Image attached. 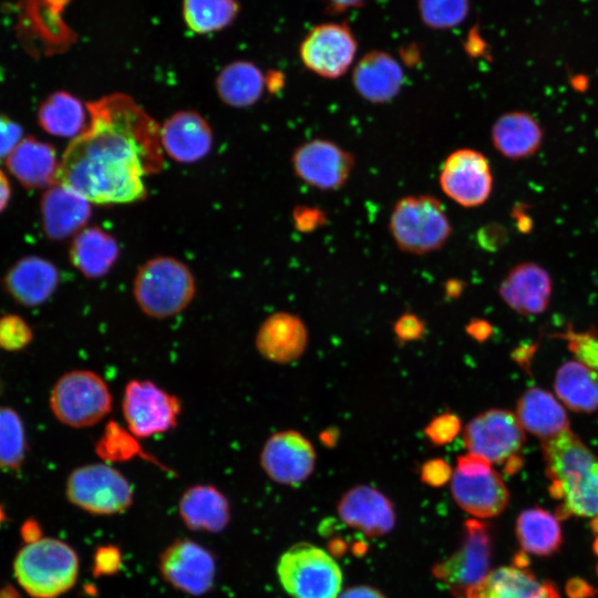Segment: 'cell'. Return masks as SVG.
<instances>
[{
  "label": "cell",
  "mask_w": 598,
  "mask_h": 598,
  "mask_svg": "<svg viewBox=\"0 0 598 598\" xmlns=\"http://www.w3.org/2000/svg\"><path fill=\"white\" fill-rule=\"evenodd\" d=\"M557 516L598 518V456L569 429L542 442Z\"/></svg>",
  "instance_id": "cell-2"
},
{
  "label": "cell",
  "mask_w": 598,
  "mask_h": 598,
  "mask_svg": "<svg viewBox=\"0 0 598 598\" xmlns=\"http://www.w3.org/2000/svg\"><path fill=\"white\" fill-rule=\"evenodd\" d=\"M453 471L450 464L443 458H431L423 463L421 467V480L432 486H442L451 481Z\"/></svg>",
  "instance_id": "cell-44"
},
{
  "label": "cell",
  "mask_w": 598,
  "mask_h": 598,
  "mask_svg": "<svg viewBox=\"0 0 598 598\" xmlns=\"http://www.w3.org/2000/svg\"><path fill=\"white\" fill-rule=\"evenodd\" d=\"M369 0H323L332 13L344 12L349 9L360 8Z\"/></svg>",
  "instance_id": "cell-50"
},
{
  "label": "cell",
  "mask_w": 598,
  "mask_h": 598,
  "mask_svg": "<svg viewBox=\"0 0 598 598\" xmlns=\"http://www.w3.org/2000/svg\"><path fill=\"white\" fill-rule=\"evenodd\" d=\"M95 451L105 462H122L141 456L146 461L159 464L153 455L143 451L136 436L114 421L106 424L104 433L95 444Z\"/></svg>",
  "instance_id": "cell-38"
},
{
  "label": "cell",
  "mask_w": 598,
  "mask_h": 598,
  "mask_svg": "<svg viewBox=\"0 0 598 598\" xmlns=\"http://www.w3.org/2000/svg\"><path fill=\"white\" fill-rule=\"evenodd\" d=\"M295 175L319 190L342 188L355 166L354 155L337 143L313 138L295 148L291 156Z\"/></svg>",
  "instance_id": "cell-13"
},
{
  "label": "cell",
  "mask_w": 598,
  "mask_h": 598,
  "mask_svg": "<svg viewBox=\"0 0 598 598\" xmlns=\"http://www.w3.org/2000/svg\"><path fill=\"white\" fill-rule=\"evenodd\" d=\"M491 326L483 320H473L466 327V332L475 340L483 341L491 334Z\"/></svg>",
  "instance_id": "cell-51"
},
{
  "label": "cell",
  "mask_w": 598,
  "mask_h": 598,
  "mask_svg": "<svg viewBox=\"0 0 598 598\" xmlns=\"http://www.w3.org/2000/svg\"><path fill=\"white\" fill-rule=\"evenodd\" d=\"M555 337L566 341L574 358L598 371V333L592 330H575L568 326Z\"/></svg>",
  "instance_id": "cell-40"
},
{
  "label": "cell",
  "mask_w": 598,
  "mask_h": 598,
  "mask_svg": "<svg viewBox=\"0 0 598 598\" xmlns=\"http://www.w3.org/2000/svg\"><path fill=\"white\" fill-rule=\"evenodd\" d=\"M515 414L524 430L537 436L540 442L570 429L561 402L540 388H529L522 394Z\"/></svg>",
  "instance_id": "cell-28"
},
{
  "label": "cell",
  "mask_w": 598,
  "mask_h": 598,
  "mask_svg": "<svg viewBox=\"0 0 598 598\" xmlns=\"http://www.w3.org/2000/svg\"><path fill=\"white\" fill-rule=\"evenodd\" d=\"M159 570L174 588L200 596L213 587L216 565L206 548L193 540L183 539L164 550L159 558Z\"/></svg>",
  "instance_id": "cell-17"
},
{
  "label": "cell",
  "mask_w": 598,
  "mask_h": 598,
  "mask_svg": "<svg viewBox=\"0 0 598 598\" xmlns=\"http://www.w3.org/2000/svg\"><path fill=\"white\" fill-rule=\"evenodd\" d=\"M65 494L74 506L94 515H114L130 508L134 498L130 481L109 463L75 467L68 476Z\"/></svg>",
  "instance_id": "cell-9"
},
{
  "label": "cell",
  "mask_w": 598,
  "mask_h": 598,
  "mask_svg": "<svg viewBox=\"0 0 598 598\" xmlns=\"http://www.w3.org/2000/svg\"><path fill=\"white\" fill-rule=\"evenodd\" d=\"M357 51V38L344 22L315 25L299 47L303 65L316 75L329 80L338 79L348 72Z\"/></svg>",
  "instance_id": "cell-12"
},
{
  "label": "cell",
  "mask_w": 598,
  "mask_h": 598,
  "mask_svg": "<svg viewBox=\"0 0 598 598\" xmlns=\"http://www.w3.org/2000/svg\"><path fill=\"white\" fill-rule=\"evenodd\" d=\"M0 598H20L19 592L10 585L0 588Z\"/></svg>",
  "instance_id": "cell-55"
},
{
  "label": "cell",
  "mask_w": 598,
  "mask_h": 598,
  "mask_svg": "<svg viewBox=\"0 0 598 598\" xmlns=\"http://www.w3.org/2000/svg\"><path fill=\"white\" fill-rule=\"evenodd\" d=\"M40 126L60 137H76L86 126V112L79 99L69 92H54L39 107Z\"/></svg>",
  "instance_id": "cell-35"
},
{
  "label": "cell",
  "mask_w": 598,
  "mask_h": 598,
  "mask_svg": "<svg viewBox=\"0 0 598 598\" xmlns=\"http://www.w3.org/2000/svg\"><path fill=\"white\" fill-rule=\"evenodd\" d=\"M491 140L495 150L504 157L524 159L539 150L543 130L529 113L512 111L502 114L493 123Z\"/></svg>",
  "instance_id": "cell-26"
},
{
  "label": "cell",
  "mask_w": 598,
  "mask_h": 598,
  "mask_svg": "<svg viewBox=\"0 0 598 598\" xmlns=\"http://www.w3.org/2000/svg\"><path fill=\"white\" fill-rule=\"evenodd\" d=\"M21 127L8 116L0 114V161L9 156L21 141Z\"/></svg>",
  "instance_id": "cell-46"
},
{
  "label": "cell",
  "mask_w": 598,
  "mask_h": 598,
  "mask_svg": "<svg viewBox=\"0 0 598 598\" xmlns=\"http://www.w3.org/2000/svg\"><path fill=\"white\" fill-rule=\"evenodd\" d=\"M277 575L292 598H338L342 588V571L334 558L306 542L292 545L280 556Z\"/></svg>",
  "instance_id": "cell-6"
},
{
  "label": "cell",
  "mask_w": 598,
  "mask_h": 598,
  "mask_svg": "<svg viewBox=\"0 0 598 598\" xmlns=\"http://www.w3.org/2000/svg\"><path fill=\"white\" fill-rule=\"evenodd\" d=\"M352 84L363 100L372 104H384L400 93L404 84V71L389 52L372 50L355 64Z\"/></svg>",
  "instance_id": "cell-23"
},
{
  "label": "cell",
  "mask_w": 598,
  "mask_h": 598,
  "mask_svg": "<svg viewBox=\"0 0 598 598\" xmlns=\"http://www.w3.org/2000/svg\"><path fill=\"white\" fill-rule=\"evenodd\" d=\"M422 22L432 30H448L468 16L470 0H417Z\"/></svg>",
  "instance_id": "cell-39"
},
{
  "label": "cell",
  "mask_w": 598,
  "mask_h": 598,
  "mask_svg": "<svg viewBox=\"0 0 598 598\" xmlns=\"http://www.w3.org/2000/svg\"><path fill=\"white\" fill-rule=\"evenodd\" d=\"M20 535L25 544H32L42 538V530L35 519L29 518L21 525Z\"/></svg>",
  "instance_id": "cell-48"
},
{
  "label": "cell",
  "mask_w": 598,
  "mask_h": 598,
  "mask_svg": "<svg viewBox=\"0 0 598 598\" xmlns=\"http://www.w3.org/2000/svg\"><path fill=\"white\" fill-rule=\"evenodd\" d=\"M11 190L7 176L0 171V212L7 206Z\"/></svg>",
  "instance_id": "cell-53"
},
{
  "label": "cell",
  "mask_w": 598,
  "mask_h": 598,
  "mask_svg": "<svg viewBox=\"0 0 598 598\" xmlns=\"http://www.w3.org/2000/svg\"><path fill=\"white\" fill-rule=\"evenodd\" d=\"M266 78L258 66L248 61L226 65L216 79L219 99L233 107H248L262 95Z\"/></svg>",
  "instance_id": "cell-33"
},
{
  "label": "cell",
  "mask_w": 598,
  "mask_h": 598,
  "mask_svg": "<svg viewBox=\"0 0 598 598\" xmlns=\"http://www.w3.org/2000/svg\"><path fill=\"white\" fill-rule=\"evenodd\" d=\"M389 231L401 251L423 256L440 250L447 243L452 225L445 207L436 197L408 195L393 206Z\"/></svg>",
  "instance_id": "cell-5"
},
{
  "label": "cell",
  "mask_w": 598,
  "mask_h": 598,
  "mask_svg": "<svg viewBox=\"0 0 598 598\" xmlns=\"http://www.w3.org/2000/svg\"><path fill=\"white\" fill-rule=\"evenodd\" d=\"M597 573H598V567H597Z\"/></svg>",
  "instance_id": "cell-59"
},
{
  "label": "cell",
  "mask_w": 598,
  "mask_h": 598,
  "mask_svg": "<svg viewBox=\"0 0 598 598\" xmlns=\"http://www.w3.org/2000/svg\"><path fill=\"white\" fill-rule=\"evenodd\" d=\"M118 255L115 238L96 226L80 230L69 250L72 265L89 279L104 277L117 261Z\"/></svg>",
  "instance_id": "cell-31"
},
{
  "label": "cell",
  "mask_w": 598,
  "mask_h": 598,
  "mask_svg": "<svg viewBox=\"0 0 598 598\" xmlns=\"http://www.w3.org/2000/svg\"><path fill=\"white\" fill-rule=\"evenodd\" d=\"M439 183L442 192L460 206H482L493 190L489 162L476 150H455L443 162Z\"/></svg>",
  "instance_id": "cell-14"
},
{
  "label": "cell",
  "mask_w": 598,
  "mask_h": 598,
  "mask_svg": "<svg viewBox=\"0 0 598 598\" xmlns=\"http://www.w3.org/2000/svg\"><path fill=\"white\" fill-rule=\"evenodd\" d=\"M466 51L476 56L484 51V42L476 30H471L465 44Z\"/></svg>",
  "instance_id": "cell-52"
},
{
  "label": "cell",
  "mask_w": 598,
  "mask_h": 598,
  "mask_svg": "<svg viewBox=\"0 0 598 598\" xmlns=\"http://www.w3.org/2000/svg\"><path fill=\"white\" fill-rule=\"evenodd\" d=\"M461 427V419L446 412L433 417L424 427V434L434 445H445L458 435Z\"/></svg>",
  "instance_id": "cell-42"
},
{
  "label": "cell",
  "mask_w": 598,
  "mask_h": 598,
  "mask_svg": "<svg viewBox=\"0 0 598 598\" xmlns=\"http://www.w3.org/2000/svg\"><path fill=\"white\" fill-rule=\"evenodd\" d=\"M516 535L524 551L537 556L556 553L563 543L557 518L538 507L525 509L518 515Z\"/></svg>",
  "instance_id": "cell-34"
},
{
  "label": "cell",
  "mask_w": 598,
  "mask_h": 598,
  "mask_svg": "<svg viewBox=\"0 0 598 598\" xmlns=\"http://www.w3.org/2000/svg\"><path fill=\"white\" fill-rule=\"evenodd\" d=\"M565 591L569 598H592L597 594V589L581 578L569 579Z\"/></svg>",
  "instance_id": "cell-47"
},
{
  "label": "cell",
  "mask_w": 598,
  "mask_h": 598,
  "mask_svg": "<svg viewBox=\"0 0 598 598\" xmlns=\"http://www.w3.org/2000/svg\"><path fill=\"white\" fill-rule=\"evenodd\" d=\"M161 143L165 154L178 163L190 164L204 158L213 145V131L195 111H178L161 126Z\"/></svg>",
  "instance_id": "cell-20"
},
{
  "label": "cell",
  "mask_w": 598,
  "mask_h": 598,
  "mask_svg": "<svg viewBox=\"0 0 598 598\" xmlns=\"http://www.w3.org/2000/svg\"><path fill=\"white\" fill-rule=\"evenodd\" d=\"M6 519V512L2 505H0V524Z\"/></svg>",
  "instance_id": "cell-57"
},
{
  "label": "cell",
  "mask_w": 598,
  "mask_h": 598,
  "mask_svg": "<svg viewBox=\"0 0 598 598\" xmlns=\"http://www.w3.org/2000/svg\"><path fill=\"white\" fill-rule=\"evenodd\" d=\"M196 295V281L183 261L157 256L142 264L133 280V297L140 310L153 319L183 312Z\"/></svg>",
  "instance_id": "cell-3"
},
{
  "label": "cell",
  "mask_w": 598,
  "mask_h": 598,
  "mask_svg": "<svg viewBox=\"0 0 598 598\" xmlns=\"http://www.w3.org/2000/svg\"><path fill=\"white\" fill-rule=\"evenodd\" d=\"M463 290V283L460 280H448L445 283V295L448 298H456Z\"/></svg>",
  "instance_id": "cell-54"
},
{
  "label": "cell",
  "mask_w": 598,
  "mask_h": 598,
  "mask_svg": "<svg viewBox=\"0 0 598 598\" xmlns=\"http://www.w3.org/2000/svg\"><path fill=\"white\" fill-rule=\"evenodd\" d=\"M80 194L54 183L41 199L42 225L53 239H63L83 229L91 216V206Z\"/></svg>",
  "instance_id": "cell-25"
},
{
  "label": "cell",
  "mask_w": 598,
  "mask_h": 598,
  "mask_svg": "<svg viewBox=\"0 0 598 598\" xmlns=\"http://www.w3.org/2000/svg\"><path fill=\"white\" fill-rule=\"evenodd\" d=\"M14 576L34 598H55L70 590L79 575V557L66 543L41 538L25 544L13 561Z\"/></svg>",
  "instance_id": "cell-4"
},
{
  "label": "cell",
  "mask_w": 598,
  "mask_h": 598,
  "mask_svg": "<svg viewBox=\"0 0 598 598\" xmlns=\"http://www.w3.org/2000/svg\"><path fill=\"white\" fill-rule=\"evenodd\" d=\"M17 4V35L31 55L60 53L74 40V34L60 18L64 7L51 0H18Z\"/></svg>",
  "instance_id": "cell-15"
},
{
  "label": "cell",
  "mask_w": 598,
  "mask_h": 598,
  "mask_svg": "<svg viewBox=\"0 0 598 598\" xmlns=\"http://www.w3.org/2000/svg\"><path fill=\"white\" fill-rule=\"evenodd\" d=\"M595 554L598 556V535L596 536L592 545Z\"/></svg>",
  "instance_id": "cell-58"
},
{
  "label": "cell",
  "mask_w": 598,
  "mask_h": 598,
  "mask_svg": "<svg viewBox=\"0 0 598 598\" xmlns=\"http://www.w3.org/2000/svg\"><path fill=\"white\" fill-rule=\"evenodd\" d=\"M337 511L344 524L369 537L385 535L395 524L391 501L379 489L368 485H357L347 491L341 496Z\"/></svg>",
  "instance_id": "cell-19"
},
{
  "label": "cell",
  "mask_w": 598,
  "mask_h": 598,
  "mask_svg": "<svg viewBox=\"0 0 598 598\" xmlns=\"http://www.w3.org/2000/svg\"><path fill=\"white\" fill-rule=\"evenodd\" d=\"M33 339L28 322L18 315L8 313L0 317V348L6 351H20Z\"/></svg>",
  "instance_id": "cell-41"
},
{
  "label": "cell",
  "mask_w": 598,
  "mask_h": 598,
  "mask_svg": "<svg viewBox=\"0 0 598 598\" xmlns=\"http://www.w3.org/2000/svg\"><path fill=\"white\" fill-rule=\"evenodd\" d=\"M308 331L296 315L278 311L269 315L259 326L255 347L266 360L286 364L296 361L305 352Z\"/></svg>",
  "instance_id": "cell-21"
},
{
  "label": "cell",
  "mask_w": 598,
  "mask_h": 598,
  "mask_svg": "<svg viewBox=\"0 0 598 598\" xmlns=\"http://www.w3.org/2000/svg\"><path fill=\"white\" fill-rule=\"evenodd\" d=\"M181 399L151 380L132 379L123 390L122 414L126 429L148 439L175 429L182 414Z\"/></svg>",
  "instance_id": "cell-10"
},
{
  "label": "cell",
  "mask_w": 598,
  "mask_h": 598,
  "mask_svg": "<svg viewBox=\"0 0 598 598\" xmlns=\"http://www.w3.org/2000/svg\"><path fill=\"white\" fill-rule=\"evenodd\" d=\"M466 598H560L550 581H540L532 571L516 566L501 567L472 588Z\"/></svg>",
  "instance_id": "cell-27"
},
{
  "label": "cell",
  "mask_w": 598,
  "mask_h": 598,
  "mask_svg": "<svg viewBox=\"0 0 598 598\" xmlns=\"http://www.w3.org/2000/svg\"><path fill=\"white\" fill-rule=\"evenodd\" d=\"M178 508L183 522L195 530L220 532L230 518L227 497L207 484L188 487L179 499Z\"/></svg>",
  "instance_id": "cell-30"
},
{
  "label": "cell",
  "mask_w": 598,
  "mask_h": 598,
  "mask_svg": "<svg viewBox=\"0 0 598 598\" xmlns=\"http://www.w3.org/2000/svg\"><path fill=\"white\" fill-rule=\"evenodd\" d=\"M316 457L311 442L295 430L271 434L259 455L260 466L267 476L288 486H297L312 474Z\"/></svg>",
  "instance_id": "cell-16"
},
{
  "label": "cell",
  "mask_w": 598,
  "mask_h": 598,
  "mask_svg": "<svg viewBox=\"0 0 598 598\" xmlns=\"http://www.w3.org/2000/svg\"><path fill=\"white\" fill-rule=\"evenodd\" d=\"M6 292L24 307H38L49 300L59 285V271L49 260L28 256L12 265L3 277Z\"/></svg>",
  "instance_id": "cell-24"
},
{
  "label": "cell",
  "mask_w": 598,
  "mask_h": 598,
  "mask_svg": "<svg viewBox=\"0 0 598 598\" xmlns=\"http://www.w3.org/2000/svg\"><path fill=\"white\" fill-rule=\"evenodd\" d=\"M450 482L456 504L474 517L497 516L508 505V489L492 466L474 473L454 471Z\"/></svg>",
  "instance_id": "cell-18"
},
{
  "label": "cell",
  "mask_w": 598,
  "mask_h": 598,
  "mask_svg": "<svg viewBox=\"0 0 598 598\" xmlns=\"http://www.w3.org/2000/svg\"><path fill=\"white\" fill-rule=\"evenodd\" d=\"M491 559L492 536L487 525L468 519L458 548L433 568V575L455 596H465L488 576Z\"/></svg>",
  "instance_id": "cell-11"
},
{
  "label": "cell",
  "mask_w": 598,
  "mask_h": 598,
  "mask_svg": "<svg viewBox=\"0 0 598 598\" xmlns=\"http://www.w3.org/2000/svg\"><path fill=\"white\" fill-rule=\"evenodd\" d=\"M462 439L468 452L492 464H503L508 474H514L522 466L524 427L516 414L508 410L489 409L477 414L465 425Z\"/></svg>",
  "instance_id": "cell-8"
},
{
  "label": "cell",
  "mask_w": 598,
  "mask_h": 598,
  "mask_svg": "<svg viewBox=\"0 0 598 598\" xmlns=\"http://www.w3.org/2000/svg\"><path fill=\"white\" fill-rule=\"evenodd\" d=\"M554 389L557 399L574 412L598 410V371L577 359L559 367Z\"/></svg>",
  "instance_id": "cell-32"
},
{
  "label": "cell",
  "mask_w": 598,
  "mask_h": 598,
  "mask_svg": "<svg viewBox=\"0 0 598 598\" xmlns=\"http://www.w3.org/2000/svg\"><path fill=\"white\" fill-rule=\"evenodd\" d=\"M239 10L236 0H184L186 24L197 33L221 30L230 24Z\"/></svg>",
  "instance_id": "cell-36"
},
{
  "label": "cell",
  "mask_w": 598,
  "mask_h": 598,
  "mask_svg": "<svg viewBox=\"0 0 598 598\" xmlns=\"http://www.w3.org/2000/svg\"><path fill=\"white\" fill-rule=\"evenodd\" d=\"M338 598H385L379 590L368 586H357L342 591Z\"/></svg>",
  "instance_id": "cell-49"
},
{
  "label": "cell",
  "mask_w": 598,
  "mask_h": 598,
  "mask_svg": "<svg viewBox=\"0 0 598 598\" xmlns=\"http://www.w3.org/2000/svg\"><path fill=\"white\" fill-rule=\"evenodd\" d=\"M0 389H1V383H0Z\"/></svg>",
  "instance_id": "cell-60"
},
{
  "label": "cell",
  "mask_w": 598,
  "mask_h": 598,
  "mask_svg": "<svg viewBox=\"0 0 598 598\" xmlns=\"http://www.w3.org/2000/svg\"><path fill=\"white\" fill-rule=\"evenodd\" d=\"M27 437L20 415L0 405V470L18 471L25 458Z\"/></svg>",
  "instance_id": "cell-37"
},
{
  "label": "cell",
  "mask_w": 598,
  "mask_h": 598,
  "mask_svg": "<svg viewBox=\"0 0 598 598\" xmlns=\"http://www.w3.org/2000/svg\"><path fill=\"white\" fill-rule=\"evenodd\" d=\"M393 329L400 341L409 342L419 340L425 331V326L416 315L404 313L395 321Z\"/></svg>",
  "instance_id": "cell-45"
},
{
  "label": "cell",
  "mask_w": 598,
  "mask_h": 598,
  "mask_svg": "<svg viewBox=\"0 0 598 598\" xmlns=\"http://www.w3.org/2000/svg\"><path fill=\"white\" fill-rule=\"evenodd\" d=\"M113 396L105 380L91 370H71L54 383L50 408L59 422L74 429L97 424L112 411Z\"/></svg>",
  "instance_id": "cell-7"
},
{
  "label": "cell",
  "mask_w": 598,
  "mask_h": 598,
  "mask_svg": "<svg viewBox=\"0 0 598 598\" xmlns=\"http://www.w3.org/2000/svg\"><path fill=\"white\" fill-rule=\"evenodd\" d=\"M334 432H336V431H330V432H329V435H328L327 431H326V432H322V434H321V436H320L322 443H323V444H327V445H332V444H333V441L337 440V436L333 434Z\"/></svg>",
  "instance_id": "cell-56"
},
{
  "label": "cell",
  "mask_w": 598,
  "mask_h": 598,
  "mask_svg": "<svg viewBox=\"0 0 598 598\" xmlns=\"http://www.w3.org/2000/svg\"><path fill=\"white\" fill-rule=\"evenodd\" d=\"M86 110L89 122L63 153L54 183L93 204L145 198L144 178L164 166L161 126L123 93L92 101Z\"/></svg>",
  "instance_id": "cell-1"
},
{
  "label": "cell",
  "mask_w": 598,
  "mask_h": 598,
  "mask_svg": "<svg viewBox=\"0 0 598 598\" xmlns=\"http://www.w3.org/2000/svg\"><path fill=\"white\" fill-rule=\"evenodd\" d=\"M295 227L302 233H311L323 227L328 220L326 212L316 206H297L292 213Z\"/></svg>",
  "instance_id": "cell-43"
},
{
  "label": "cell",
  "mask_w": 598,
  "mask_h": 598,
  "mask_svg": "<svg viewBox=\"0 0 598 598\" xmlns=\"http://www.w3.org/2000/svg\"><path fill=\"white\" fill-rule=\"evenodd\" d=\"M551 278L542 266L528 261L514 266L499 285V296L523 316L544 312L551 297Z\"/></svg>",
  "instance_id": "cell-22"
},
{
  "label": "cell",
  "mask_w": 598,
  "mask_h": 598,
  "mask_svg": "<svg viewBox=\"0 0 598 598\" xmlns=\"http://www.w3.org/2000/svg\"><path fill=\"white\" fill-rule=\"evenodd\" d=\"M10 173L28 188H42L55 182L59 166L55 148L34 137L21 140L7 157Z\"/></svg>",
  "instance_id": "cell-29"
}]
</instances>
